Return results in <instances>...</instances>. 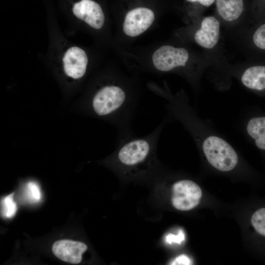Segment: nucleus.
<instances>
[{"instance_id": "obj_15", "label": "nucleus", "mask_w": 265, "mask_h": 265, "mask_svg": "<svg viewBox=\"0 0 265 265\" xmlns=\"http://www.w3.org/2000/svg\"><path fill=\"white\" fill-rule=\"evenodd\" d=\"M185 1L193 9L198 19L203 15L202 14L207 8L214 4L215 0H185Z\"/></svg>"}, {"instance_id": "obj_5", "label": "nucleus", "mask_w": 265, "mask_h": 265, "mask_svg": "<svg viewBox=\"0 0 265 265\" xmlns=\"http://www.w3.org/2000/svg\"><path fill=\"white\" fill-rule=\"evenodd\" d=\"M227 70L245 88L265 96V62H253Z\"/></svg>"}, {"instance_id": "obj_6", "label": "nucleus", "mask_w": 265, "mask_h": 265, "mask_svg": "<svg viewBox=\"0 0 265 265\" xmlns=\"http://www.w3.org/2000/svg\"><path fill=\"white\" fill-rule=\"evenodd\" d=\"M171 203L177 210L187 211L195 208L200 203L202 191L196 183L190 180H181L172 186Z\"/></svg>"}, {"instance_id": "obj_8", "label": "nucleus", "mask_w": 265, "mask_h": 265, "mask_svg": "<svg viewBox=\"0 0 265 265\" xmlns=\"http://www.w3.org/2000/svg\"><path fill=\"white\" fill-rule=\"evenodd\" d=\"M215 15L221 24L234 27L243 23L249 8L247 0H215Z\"/></svg>"}, {"instance_id": "obj_7", "label": "nucleus", "mask_w": 265, "mask_h": 265, "mask_svg": "<svg viewBox=\"0 0 265 265\" xmlns=\"http://www.w3.org/2000/svg\"><path fill=\"white\" fill-rule=\"evenodd\" d=\"M193 34L195 43L203 50L211 51L217 47L220 38L221 23L215 15L202 16L198 19Z\"/></svg>"}, {"instance_id": "obj_9", "label": "nucleus", "mask_w": 265, "mask_h": 265, "mask_svg": "<svg viewBox=\"0 0 265 265\" xmlns=\"http://www.w3.org/2000/svg\"><path fill=\"white\" fill-rule=\"evenodd\" d=\"M155 17L153 11L148 7L140 6L132 8L125 16L123 31L130 37L137 36L149 28Z\"/></svg>"}, {"instance_id": "obj_1", "label": "nucleus", "mask_w": 265, "mask_h": 265, "mask_svg": "<svg viewBox=\"0 0 265 265\" xmlns=\"http://www.w3.org/2000/svg\"><path fill=\"white\" fill-rule=\"evenodd\" d=\"M169 121L179 122L190 134L195 145L213 168L223 172L234 170L239 163V156L232 144L207 121L198 116L187 96L180 92H162Z\"/></svg>"}, {"instance_id": "obj_16", "label": "nucleus", "mask_w": 265, "mask_h": 265, "mask_svg": "<svg viewBox=\"0 0 265 265\" xmlns=\"http://www.w3.org/2000/svg\"><path fill=\"white\" fill-rule=\"evenodd\" d=\"M26 197L31 202H36L40 200L41 193L38 185L34 182H30L26 185L25 189Z\"/></svg>"}, {"instance_id": "obj_3", "label": "nucleus", "mask_w": 265, "mask_h": 265, "mask_svg": "<svg viewBox=\"0 0 265 265\" xmlns=\"http://www.w3.org/2000/svg\"><path fill=\"white\" fill-rule=\"evenodd\" d=\"M69 22L74 27H87L101 30L105 26L106 16L96 0H60Z\"/></svg>"}, {"instance_id": "obj_12", "label": "nucleus", "mask_w": 265, "mask_h": 265, "mask_svg": "<svg viewBox=\"0 0 265 265\" xmlns=\"http://www.w3.org/2000/svg\"><path fill=\"white\" fill-rule=\"evenodd\" d=\"M256 22L247 33V44L254 51L265 53V19Z\"/></svg>"}, {"instance_id": "obj_14", "label": "nucleus", "mask_w": 265, "mask_h": 265, "mask_svg": "<svg viewBox=\"0 0 265 265\" xmlns=\"http://www.w3.org/2000/svg\"><path fill=\"white\" fill-rule=\"evenodd\" d=\"M251 222L255 230L265 237V208L258 210L253 214Z\"/></svg>"}, {"instance_id": "obj_18", "label": "nucleus", "mask_w": 265, "mask_h": 265, "mask_svg": "<svg viewBox=\"0 0 265 265\" xmlns=\"http://www.w3.org/2000/svg\"><path fill=\"white\" fill-rule=\"evenodd\" d=\"M192 264L191 260L185 255H181L177 257L170 264L172 265H189Z\"/></svg>"}, {"instance_id": "obj_10", "label": "nucleus", "mask_w": 265, "mask_h": 265, "mask_svg": "<svg viewBox=\"0 0 265 265\" xmlns=\"http://www.w3.org/2000/svg\"><path fill=\"white\" fill-rule=\"evenodd\" d=\"M241 128L247 138L260 150L265 152V114L247 115L241 121Z\"/></svg>"}, {"instance_id": "obj_4", "label": "nucleus", "mask_w": 265, "mask_h": 265, "mask_svg": "<svg viewBox=\"0 0 265 265\" xmlns=\"http://www.w3.org/2000/svg\"><path fill=\"white\" fill-rule=\"evenodd\" d=\"M190 55L183 47L163 45L155 51L152 55L155 68L162 72H169L187 67Z\"/></svg>"}, {"instance_id": "obj_13", "label": "nucleus", "mask_w": 265, "mask_h": 265, "mask_svg": "<svg viewBox=\"0 0 265 265\" xmlns=\"http://www.w3.org/2000/svg\"><path fill=\"white\" fill-rule=\"evenodd\" d=\"M14 194V193H12L1 200V213L4 218H11L17 212V206L13 200Z\"/></svg>"}, {"instance_id": "obj_11", "label": "nucleus", "mask_w": 265, "mask_h": 265, "mask_svg": "<svg viewBox=\"0 0 265 265\" xmlns=\"http://www.w3.org/2000/svg\"><path fill=\"white\" fill-rule=\"evenodd\" d=\"M87 248V245L83 242L63 239L55 241L52 250L54 255L60 260L77 264L81 262L82 254Z\"/></svg>"}, {"instance_id": "obj_17", "label": "nucleus", "mask_w": 265, "mask_h": 265, "mask_svg": "<svg viewBox=\"0 0 265 265\" xmlns=\"http://www.w3.org/2000/svg\"><path fill=\"white\" fill-rule=\"evenodd\" d=\"M185 239V234L184 232L180 230L177 235L172 234H168L165 237V241L169 244L172 242L181 243Z\"/></svg>"}, {"instance_id": "obj_2", "label": "nucleus", "mask_w": 265, "mask_h": 265, "mask_svg": "<svg viewBox=\"0 0 265 265\" xmlns=\"http://www.w3.org/2000/svg\"><path fill=\"white\" fill-rule=\"evenodd\" d=\"M48 45L45 61L69 79L80 80L89 66V55L81 46L68 39L61 30L55 17L47 18Z\"/></svg>"}]
</instances>
